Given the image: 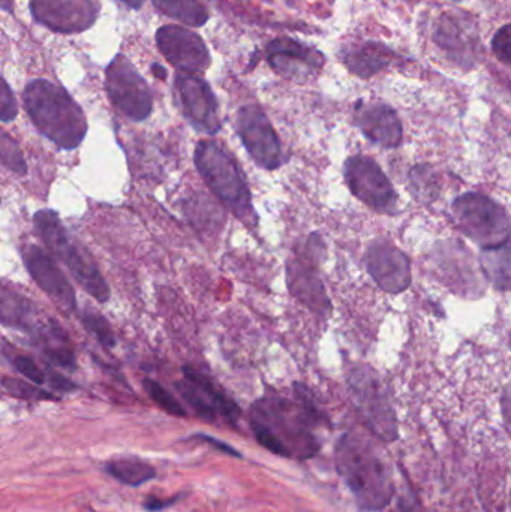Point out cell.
Returning <instances> with one entry per match:
<instances>
[{
  "label": "cell",
  "mask_w": 511,
  "mask_h": 512,
  "mask_svg": "<svg viewBox=\"0 0 511 512\" xmlns=\"http://www.w3.org/2000/svg\"><path fill=\"white\" fill-rule=\"evenodd\" d=\"M336 466L363 511H383L395 496V481L377 445L359 433H345L335 451Z\"/></svg>",
  "instance_id": "cell-1"
},
{
  "label": "cell",
  "mask_w": 511,
  "mask_h": 512,
  "mask_svg": "<svg viewBox=\"0 0 511 512\" xmlns=\"http://www.w3.org/2000/svg\"><path fill=\"white\" fill-rule=\"evenodd\" d=\"M24 107L35 128L63 150L77 149L87 134L80 105L63 87L48 80H33L23 92Z\"/></svg>",
  "instance_id": "cell-2"
},
{
  "label": "cell",
  "mask_w": 511,
  "mask_h": 512,
  "mask_svg": "<svg viewBox=\"0 0 511 512\" xmlns=\"http://www.w3.org/2000/svg\"><path fill=\"white\" fill-rule=\"evenodd\" d=\"M296 393L299 405L276 400L257 403L252 420L266 426L285 445L291 457L308 459L320 448L311 432V427L320 421V412L302 385H296Z\"/></svg>",
  "instance_id": "cell-3"
},
{
  "label": "cell",
  "mask_w": 511,
  "mask_h": 512,
  "mask_svg": "<svg viewBox=\"0 0 511 512\" xmlns=\"http://www.w3.org/2000/svg\"><path fill=\"white\" fill-rule=\"evenodd\" d=\"M33 224L48 251L69 268L75 280L95 300L105 303L110 298V288H108L104 276L87 252L69 236L68 231L60 222L59 215L53 210H39L33 216Z\"/></svg>",
  "instance_id": "cell-4"
},
{
  "label": "cell",
  "mask_w": 511,
  "mask_h": 512,
  "mask_svg": "<svg viewBox=\"0 0 511 512\" xmlns=\"http://www.w3.org/2000/svg\"><path fill=\"white\" fill-rule=\"evenodd\" d=\"M195 165L218 200L239 219L252 218L251 192L233 158L215 141L203 140L195 149Z\"/></svg>",
  "instance_id": "cell-5"
},
{
  "label": "cell",
  "mask_w": 511,
  "mask_h": 512,
  "mask_svg": "<svg viewBox=\"0 0 511 512\" xmlns=\"http://www.w3.org/2000/svg\"><path fill=\"white\" fill-rule=\"evenodd\" d=\"M452 212L462 233L483 249L498 248L509 242V213L488 195L476 192L461 195L453 201Z\"/></svg>",
  "instance_id": "cell-6"
},
{
  "label": "cell",
  "mask_w": 511,
  "mask_h": 512,
  "mask_svg": "<svg viewBox=\"0 0 511 512\" xmlns=\"http://www.w3.org/2000/svg\"><path fill=\"white\" fill-rule=\"evenodd\" d=\"M348 382L354 402L371 432L383 441L398 439L395 411L377 373L368 366H354Z\"/></svg>",
  "instance_id": "cell-7"
},
{
  "label": "cell",
  "mask_w": 511,
  "mask_h": 512,
  "mask_svg": "<svg viewBox=\"0 0 511 512\" xmlns=\"http://www.w3.org/2000/svg\"><path fill=\"white\" fill-rule=\"evenodd\" d=\"M105 90L114 107L128 119L143 122L152 114V90L123 54H117L107 66Z\"/></svg>",
  "instance_id": "cell-8"
},
{
  "label": "cell",
  "mask_w": 511,
  "mask_h": 512,
  "mask_svg": "<svg viewBox=\"0 0 511 512\" xmlns=\"http://www.w3.org/2000/svg\"><path fill=\"white\" fill-rule=\"evenodd\" d=\"M345 182L351 194L375 212L398 213V194L380 165L369 156H353L345 162Z\"/></svg>",
  "instance_id": "cell-9"
},
{
  "label": "cell",
  "mask_w": 511,
  "mask_h": 512,
  "mask_svg": "<svg viewBox=\"0 0 511 512\" xmlns=\"http://www.w3.org/2000/svg\"><path fill=\"white\" fill-rule=\"evenodd\" d=\"M308 252L303 258H293L287 264V283L291 294L318 315H329L330 298L317 273V264L323 256L320 236L309 237Z\"/></svg>",
  "instance_id": "cell-10"
},
{
  "label": "cell",
  "mask_w": 511,
  "mask_h": 512,
  "mask_svg": "<svg viewBox=\"0 0 511 512\" xmlns=\"http://www.w3.org/2000/svg\"><path fill=\"white\" fill-rule=\"evenodd\" d=\"M237 134L258 167L273 171L281 167L282 149L278 134L258 105H245L237 113Z\"/></svg>",
  "instance_id": "cell-11"
},
{
  "label": "cell",
  "mask_w": 511,
  "mask_h": 512,
  "mask_svg": "<svg viewBox=\"0 0 511 512\" xmlns=\"http://www.w3.org/2000/svg\"><path fill=\"white\" fill-rule=\"evenodd\" d=\"M438 279L447 288L464 297H480L485 291V280L468 249L461 243H441L432 255Z\"/></svg>",
  "instance_id": "cell-12"
},
{
  "label": "cell",
  "mask_w": 511,
  "mask_h": 512,
  "mask_svg": "<svg viewBox=\"0 0 511 512\" xmlns=\"http://www.w3.org/2000/svg\"><path fill=\"white\" fill-rule=\"evenodd\" d=\"M30 14L36 23L62 35L90 29L101 12L99 0H30Z\"/></svg>",
  "instance_id": "cell-13"
},
{
  "label": "cell",
  "mask_w": 511,
  "mask_h": 512,
  "mask_svg": "<svg viewBox=\"0 0 511 512\" xmlns=\"http://www.w3.org/2000/svg\"><path fill=\"white\" fill-rule=\"evenodd\" d=\"M174 86L183 116L191 126L207 135L218 134L221 129L218 99L207 81L197 74L177 72Z\"/></svg>",
  "instance_id": "cell-14"
},
{
  "label": "cell",
  "mask_w": 511,
  "mask_h": 512,
  "mask_svg": "<svg viewBox=\"0 0 511 512\" xmlns=\"http://www.w3.org/2000/svg\"><path fill=\"white\" fill-rule=\"evenodd\" d=\"M266 59L276 74L297 83L314 77L326 63V57L317 48L291 38H276L269 42Z\"/></svg>",
  "instance_id": "cell-15"
},
{
  "label": "cell",
  "mask_w": 511,
  "mask_h": 512,
  "mask_svg": "<svg viewBox=\"0 0 511 512\" xmlns=\"http://www.w3.org/2000/svg\"><path fill=\"white\" fill-rule=\"evenodd\" d=\"M156 44L162 56L180 72L206 71L209 68L212 59H210L209 50L206 42L191 30L185 27L162 26L156 32Z\"/></svg>",
  "instance_id": "cell-16"
},
{
  "label": "cell",
  "mask_w": 511,
  "mask_h": 512,
  "mask_svg": "<svg viewBox=\"0 0 511 512\" xmlns=\"http://www.w3.org/2000/svg\"><path fill=\"white\" fill-rule=\"evenodd\" d=\"M2 324L5 327L26 331L39 343H44V349L50 346L66 345V336L62 328L51 319L39 318L38 310L27 298L17 292L2 289Z\"/></svg>",
  "instance_id": "cell-17"
},
{
  "label": "cell",
  "mask_w": 511,
  "mask_h": 512,
  "mask_svg": "<svg viewBox=\"0 0 511 512\" xmlns=\"http://www.w3.org/2000/svg\"><path fill=\"white\" fill-rule=\"evenodd\" d=\"M366 268L383 291L401 294L411 285L408 256L387 240H377L366 251Z\"/></svg>",
  "instance_id": "cell-18"
},
{
  "label": "cell",
  "mask_w": 511,
  "mask_h": 512,
  "mask_svg": "<svg viewBox=\"0 0 511 512\" xmlns=\"http://www.w3.org/2000/svg\"><path fill=\"white\" fill-rule=\"evenodd\" d=\"M23 261L36 285L45 294L50 295L51 300L60 309L65 312L75 310L77 298H75L74 289L50 255L45 254L38 246H26L23 249Z\"/></svg>",
  "instance_id": "cell-19"
},
{
  "label": "cell",
  "mask_w": 511,
  "mask_h": 512,
  "mask_svg": "<svg viewBox=\"0 0 511 512\" xmlns=\"http://www.w3.org/2000/svg\"><path fill=\"white\" fill-rule=\"evenodd\" d=\"M354 122L368 140L386 149L401 146L404 138V126L398 113L383 102H372L356 107Z\"/></svg>",
  "instance_id": "cell-20"
},
{
  "label": "cell",
  "mask_w": 511,
  "mask_h": 512,
  "mask_svg": "<svg viewBox=\"0 0 511 512\" xmlns=\"http://www.w3.org/2000/svg\"><path fill=\"white\" fill-rule=\"evenodd\" d=\"M435 42L455 59L471 60L476 56L479 33L468 15L444 14L434 35Z\"/></svg>",
  "instance_id": "cell-21"
},
{
  "label": "cell",
  "mask_w": 511,
  "mask_h": 512,
  "mask_svg": "<svg viewBox=\"0 0 511 512\" xmlns=\"http://www.w3.org/2000/svg\"><path fill=\"white\" fill-rule=\"evenodd\" d=\"M341 57L353 74L369 78L392 62L393 51L378 42H363L345 47Z\"/></svg>",
  "instance_id": "cell-22"
},
{
  "label": "cell",
  "mask_w": 511,
  "mask_h": 512,
  "mask_svg": "<svg viewBox=\"0 0 511 512\" xmlns=\"http://www.w3.org/2000/svg\"><path fill=\"white\" fill-rule=\"evenodd\" d=\"M152 3L162 15L186 26L201 27L210 18L201 0H152Z\"/></svg>",
  "instance_id": "cell-23"
},
{
  "label": "cell",
  "mask_w": 511,
  "mask_h": 512,
  "mask_svg": "<svg viewBox=\"0 0 511 512\" xmlns=\"http://www.w3.org/2000/svg\"><path fill=\"white\" fill-rule=\"evenodd\" d=\"M483 273L500 291H511V239L482 255Z\"/></svg>",
  "instance_id": "cell-24"
},
{
  "label": "cell",
  "mask_w": 511,
  "mask_h": 512,
  "mask_svg": "<svg viewBox=\"0 0 511 512\" xmlns=\"http://www.w3.org/2000/svg\"><path fill=\"white\" fill-rule=\"evenodd\" d=\"M183 375H185L186 381L197 385L198 390H200L201 393L206 396V399L212 403L216 412L224 415L227 420L233 421V423L237 418H239V406H237L230 397L225 396V394L216 387L215 382L210 381L207 376H204L203 373L197 372V370L192 369V367H183Z\"/></svg>",
  "instance_id": "cell-25"
},
{
  "label": "cell",
  "mask_w": 511,
  "mask_h": 512,
  "mask_svg": "<svg viewBox=\"0 0 511 512\" xmlns=\"http://www.w3.org/2000/svg\"><path fill=\"white\" fill-rule=\"evenodd\" d=\"M108 474L116 478L125 486L138 487L141 484L149 483L156 477V471L149 463L141 462L135 457L128 459H117L107 463L105 466Z\"/></svg>",
  "instance_id": "cell-26"
},
{
  "label": "cell",
  "mask_w": 511,
  "mask_h": 512,
  "mask_svg": "<svg viewBox=\"0 0 511 512\" xmlns=\"http://www.w3.org/2000/svg\"><path fill=\"white\" fill-rule=\"evenodd\" d=\"M411 192L422 203H431L438 197V179L428 165H417L410 173Z\"/></svg>",
  "instance_id": "cell-27"
},
{
  "label": "cell",
  "mask_w": 511,
  "mask_h": 512,
  "mask_svg": "<svg viewBox=\"0 0 511 512\" xmlns=\"http://www.w3.org/2000/svg\"><path fill=\"white\" fill-rule=\"evenodd\" d=\"M177 391L182 394L183 399L192 406L195 412H197L198 417L203 418V420L210 421L212 423L216 418V409L213 408L212 403L206 399L203 393L198 390L197 385L192 384L189 381L177 382L176 384Z\"/></svg>",
  "instance_id": "cell-28"
},
{
  "label": "cell",
  "mask_w": 511,
  "mask_h": 512,
  "mask_svg": "<svg viewBox=\"0 0 511 512\" xmlns=\"http://www.w3.org/2000/svg\"><path fill=\"white\" fill-rule=\"evenodd\" d=\"M81 322L105 348L116 346V336L104 316L99 315L98 312H92V310H84L81 313Z\"/></svg>",
  "instance_id": "cell-29"
},
{
  "label": "cell",
  "mask_w": 511,
  "mask_h": 512,
  "mask_svg": "<svg viewBox=\"0 0 511 512\" xmlns=\"http://www.w3.org/2000/svg\"><path fill=\"white\" fill-rule=\"evenodd\" d=\"M143 387L146 393L149 394L150 399L159 408L164 409L165 412L174 415V417H186L185 408L159 382L152 381V379H144Z\"/></svg>",
  "instance_id": "cell-30"
},
{
  "label": "cell",
  "mask_w": 511,
  "mask_h": 512,
  "mask_svg": "<svg viewBox=\"0 0 511 512\" xmlns=\"http://www.w3.org/2000/svg\"><path fill=\"white\" fill-rule=\"evenodd\" d=\"M0 153H2L3 167L20 174V176L27 173L26 162L21 155L20 147L6 132H3L2 138H0Z\"/></svg>",
  "instance_id": "cell-31"
},
{
  "label": "cell",
  "mask_w": 511,
  "mask_h": 512,
  "mask_svg": "<svg viewBox=\"0 0 511 512\" xmlns=\"http://www.w3.org/2000/svg\"><path fill=\"white\" fill-rule=\"evenodd\" d=\"M3 390L11 396L18 397V399L26 400H57L56 396L47 393V391L39 390V388L33 387V385L27 384V382L18 381V379L3 378L2 379Z\"/></svg>",
  "instance_id": "cell-32"
},
{
  "label": "cell",
  "mask_w": 511,
  "mask_h": 512,
  "mask_svg": "<svg viewBox=\"0 0 511 512\" xmlns=\"http://www.w3.org/2000/svg\"><path fill=\"white\" fill-rule=\"evenodd\" d=\"M252 430H254L255 439L260 442V445H263L266 450H269L270 453L276 454V456L281 457H291L290 453H288L285 445L267 429L266 426H263L261 423H257V421L252 420Z\"/></svg>",
  "instance_id": "cell-33"
},
{
  "label": "cell",
  "mask_w": 511,
  "mask_h": 512,
  "mask_svg": "<svg viewBox=\"0 0 511 512\" xmlns=\"http://www.w3.org/2000/svg\"><path fill=\"white\" fill-rule=\"evenodd\" d=\"M44 354L54 366L63 367L66 370L77 369L74 351L68 345L50 346L44 349Z\"/></svg>",
  "instance_id": "cell-34"
},
{
  "label": "cell",
  "mask_w": 511,
  "mask_h": 512,
  "mask_svg": "<svg viewBox=\"0 0 511 512\" xmlns=\"http://www.w3.org/2000/svg\"><path fill=\"white\" fill-rule=\"evenodd\" d=\"M492 51L495 56L511 66V23L501 27L492 39Z\"/></svg>",
  "instance_id": "cell-35"
},
{
  "label": "cell",
  "mask_w": 511,
  "mask_h": 512,
  "mask_svg": "<svg viewBox=\"0 0 511 512\" xmlns=\"http://www.w3.org/2000/svg\"><path fill=\"white\" fill-rule=\"evenodd\" d=\"M14 367L20 375H23L24 378L32 381L33 384L42 385L45 382V375L38 366H36L35 361L32 358L24 357V355H18V357L14 358Z\"/></svg>",
  "instance_id": "cell-36"
},
{
  "label": "cell",
  "mask_w": 511,
  "mask_h": 512,
  "mask_svg": "<svg viewBox=\"0 0 511 512\" xmlns=\"http://www.w3.org/2000/svg\"><path fill=\"white\" fill-rule=\"evenodd\" d=\"M0 119L3 123L12 122L17 117L18 107L17 101H15L14 93H12L11 87L8 86L6 80H2V89H0Z\"/></svg>",
  "instance_id": "cell-37"
},
{
  "label": "cell",
  "mask_w": 511,
  "mask_h": 512,
  "mask_svg": "<svg viewBox=\"0 0 511 512\" xmlns=\"http://www.w3.org/2000/svg\"><path fill=\"white\" fill-rule=\"evenodd\" d=\"M194 439H198V441L206 442L210 447L218 450L219 453L228 454V456L236 457V459H242V454L236 450V448L231 447V445L225 444V442L219 441V439L213 438V436L203 435V433H198V435L194 436Z\"/></svg>",
  "instance_id": "cell-38"
},
{
  "label": "cell",
  "mask_w": 511,
  "mask_h": 512,
  "mask_svg": "<svg viewBox=\"0 0 511 512\" xmlns=\"http://www.w3.org/2000/svg\"><path fill=\"white\" fill-rule=\"evenodd\" d=\"M48 384H50L51 388H54V390L65 391V393L66 391L75 390V385L72 384L68 378L60 375V373L53 372V370L48 372Z\"/></svg>",
  "instance_id": "cell-39"
},
{
  "label": "cell",
  "mask_w": 511,
  "mask_h": 512,
  "mask_svg": "<svg viewBox=\"0 0 511 512\" xmlns=\"http://www.w3.org/2000/svg\"><path fill=\"white\" fill-rule=\"evenodd\" d=\"M180 496H174V498L170 499H159V498H147L146 502H144V508L147 511H162L165 508L171 507V505L176 504L179 501Z\"/></svg>",
  "instance_id": "cell-40"
},
{
  "label": "cell",
  "mask_w": 511,
  "mask_h": 512,
  "mask_svg": "<svg viewBox=\"0 0 511 512\" xmlns=\"http://www.w3.org/2000/svg\"><path fill=\"white\" fill-rule=\"evenodd\" d=\"M501 405H503L504 421H506L507 429H509L511 435V385L504 391Z\"/></svg>",
  "instance_id": "cell-41"
},
{
  "label": "cell",
  "mask_w": 511,
  "mask_h": 512,
  "mask_svg": "<svg viewBox=\"0 0 511 512\" xmlns=\"http://www.w3.org/2000/svg\"><path fill=\"white\" fill-rule=\"evenodd\" d=\"M399 512H420L417 510L416 505L413 502H408L407 499H401L399 501Z\"/></svg>",
  "instance_id": "cell-42"
},
{
  "label": "cell",
  "mask_w": 511,
  "mask_h": 512,
  "mask_svg": "<svg viewBox=\"0 0 511 512\" xmlns=\"http://www.w3.org/2000/svg\"><path fill=\"white\" fill-rule=\"evenodd\" d=\"M152 72L159 80H165V78H167V71H165L164 66L159 65V63H153Z\"/></svg>",
  "instance_id": "cell-43"
},
{
  "label": "cell",
  "mask_w": 511,
  "mask_h": 512,
  "mask_svg": "<svg viewBox=\"0 0 511 512\" xmlns=\"http://www.w3.org/2000/svg\"><path fill=\"white\" fill-rule=\"evenodd\" d=\"M120 2L125 3L129 8L140 9L143 6L144 0H120Z\"/></svg>",
  "instance_id": "cell-44"
}]
</instances>
